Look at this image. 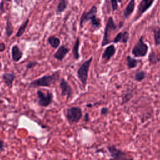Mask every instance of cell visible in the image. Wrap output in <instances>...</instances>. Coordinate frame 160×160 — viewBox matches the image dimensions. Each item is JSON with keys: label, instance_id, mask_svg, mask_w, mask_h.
Masks as SVG:
<instances>
[{"label": "cell", "instance_id": "17", "mask_svg": "<svg viewBox=\"0 0 160 160\" xmlns=\"http://www.w3.org/2000/svg\"><path fill=\"white\" fill-rule=\"evenodd\" d=\"M148 61L152 64H156L160 61V54L151 51L148 56Z\"/></svg>", "mask_w": 160, "mask_h": 160}, {"label": "cell", "instance_id": "24", "mask_svg": "<svg viewBox=\"0 0 160 160\" xmlns=\"http://www.w3.org/2000/svg\"><path fill=\"white\" fill-rule=\"evenodd\" d=\"M29 19H27L25 21H24L23 22H22V24L19 26V29H18V32H17V33H16V37H18V38H20V37H21L23 34H24V32H25V30L26 29V28H27V26H28V23H29Z\"/></svg>", "mask_w": 160, "mask_h": 160}, {"label": "cell", "instance_id": "20", "mask_svg": "<svg viewBox=\"0 0 160 160\" xmlns=\"http://www.w3.org/2000/svg\"><path fill=\"white\" fill-rule=\"evenodd\" d=\"M152 32L154 34V41L156 46L160 44V27L155 26L152 28Z\"/></svg>", "mask_w": 160, "mask_h": 160}, {"label": "cell", "instance_id": "36", "mask_svg": "<svg viewBox=\"0 0 160 160\" xmlns=\"http://www.w3.org/2000/svg\"><path fill=\"white\" fill-rule=\"evenodd\" d=\"M4 1V0H3ZM5 1H7V2H11V0H4Z\"/></svg>", "mask_w": 160, "mask_h": 160}, {"label": "cell", "instance_id": "16", "mask_svg": "<svg viewBox=\"0 0 160 160\" xmlns=\"http://www.w3.org/2000/svg\"><path fill=\"white\" fill-rule=\"evenodd\" d=\"M135 8V1L134 0H130L128 5L126 6L123 11V16L125 19H128L130 16L133 13Z\"/></svg>", "mask_w": 160, "mask_h": 160}, {"label": "cell", "instance_id": "7", "mask_svg": "<svg viewBox=\"0 0 160 160\" xmlns=\"http://www.w3.org/2000/svg\"><path fill=\"white\" fill-rule=\"evenodd\" d=\"M148 46L144 42L143 37L141 36L132 49V54L136 58L144 57L148 54Z\"/></svg>", "mask_w": 160, "mask_h": 160}, {"label": "cell", "instance_id": "15", "mask_svg": "<svg viewBox=\"0 0 160 160\" xmlns=\"http://www.w3.org/2000/svg\"><path fill=\"white\" fill-rule=\"evenodd\" d=\"M2 78L4 80V84L9 88H11L13 85V82L16 78L15 74L12 72H5L2 74Z\"/></svg>", "mask_w": 160, "mask_h": 160}, {"label": "cell", "instance_id": "23", "mask_svg": "<svg viewBox=\"0 0 160 160\" xmlns=\"http://www.w3.org/2000/svg\"><path fill=\"white\" fill-rule=\"evenodd\" d=\"M126 62L128 69H132L137 66L139 61L136 59L132 58L131 56H127L126 57Z\"/></svg>", "mask_w": 160, "mask_h": 160}, {"label": "cell", "instance_id": "35", "mask_svg": "<svg viewBox=\"0 0 160 160\" xmlns=\"http://www.w3.org/2000/svg\"><path fill=\"white\" fill-rule=\"evenodd\" d=\"M158 132V134H160V128L158 129V132Z\"/></svg>", "mask_w": 160, "mask_h": 160}, {"label": "cell", "instance_id": "6", "mask_svg": "<svg viewBox=\"0 0 160 160\" xmlns=\"http://www.w3.org/2000/svg\"><path fill=\"white\" fill-rule=\"evenodd\" d=\"M93 59V57L91 56L89 59L85 61L78 68L77 71V74L79 79L81 81L82 84L84 86L86 85L87 79L88 77L89 69L91 64V62Z\"/></svg>", "mask_w": 160, "mask_h": 160}, {"label": "cell", "instance_id": "31", "mask_svg": "<svg viewBox=\"0 0 160 160\" xmlns=\"http://www.w3.org/2000/svg\"><path fill=\"white\" fill-rule=\"evenodd\" d=\"M5 49H6V46H5L4 43L1 42L0 43V51L3 52L5 50Z\"/></svg>", "mask_w": 160, "mask_h": 160}, {"label": "cell", "instance_id": "28", "mask_svg": "<svg viewBox=\"0 0 160 160\" xmlns=\"http://www.w3.org/2000/svg\"><path fill=\"white\" fill-rule=\"evenodd\" d=\"M38 64V62L36 61H31L29 62L27 65H26V69H32L33 68H34L36 66H37Z\"/></svg>", "mask_w": 160, "mask_h": 160}, {"label": "cell", "instance_id": "3", "mask_svg": "<svg viewBox=\"0 0 160 160\" xmlns=\"http://www.w3.org/2000/svg\"><path fill=\"white\" fill-rule=\"evenodd\" d=\"M82 116V111L79 106L70 107L66 109L65 112V117L71 124L79 122Z\"/></svg>", "mask_w": 160, "mask_h": 160}, {"label": "cell", "instance_id": "5", "mask_svg": "<svg viewBox=\"0 0 160 160\" xmlns=\"http://www.w3.org/2000/svg\"><path fill=\"white\" fill-rule=\"evenodd\" d=\"M116 24L114 22V21L112 18V17L110 16L106 24L104 31V35L103 38L101 42V46L103 47L106 45H108L109 44L111 41L110 39V35L111 32L116 29Z\"/></svg>", "mask_w": 160, "mask_h": 160}, {"label": "cell", "instance_id": "9", "mask_svg": "<svg viewBox=\"0 0 160 160\" xmlns=\"http://www.w3.org/2000/svg\"><path fill=\"white\" fill-rule=\"evenodd\" d=\"M154 1L155 0H141L138 4L137 14L134 19V21L139 19L141 16L151 7Z\"/></svg>", "mask_w": 160, "mask_h": 160}, {"label": "cell", "instance_id": "37", "mask_svg": "<svg viewBox=\"0 0 160 160\" xmlns=\"http://www.w3.org/2000/svg\"><path fill=\"white\" fill-rule=\"evenodd\" d=\"M61 160H68V159H61Z\"/></svg>", "mask_w": 160, "mask_h": 160}, {"label": "cell", "instance_id": "1", "mask_svg": "<svg viewBox=\"0 0 160 160\" xmlns=\"http://www.w3.org/2000/svg\"><path fill=\"white\" fill-rule=\"evenodd\" d=\"M97 12H98V9L96 6H92L91 8L87 12L84 11L80 19V22H79V26L81 28H83L84 24L90 21L92 26L94 28L95 30L99 29L101 26V19H98L97 18Z\"/></svg>", "mask_w": 160, "mask_h": 160}, {"label": "cell", "instance_id": "13", "mask_svg": "<svg viewBox=\"0 0 160 160\" xmlns=\"http://www.w3.org/2000/svg\"><path fill=\"white\" fill-rule=\"evenodd\" d=\"M69 49L67 48L66 46H61L58 48V49L56 51V52L54 54L53 56L57 60L61 61L64 59V58L69 52Z\"/></svg>", "mask_w": 160, "mask_h": 160}, {"label": "cell", "instance_id": "2", "mask_svg": "<svg viewBox=\"0 0 160 160\" xmlns=\"http://www.w3.org/2000/svg\"><path fill=\"white\" fill-rule=\"evenodd\" d=\"M60 78V71L54 72L50 75H44L40 78L31 81L29 84L31 88L50 87L52 84L58 81Z\"/></svg>", "mask_w": 160, "mask_h": 160}, {"label": "cell", "instance_id": "32", "mask_svg": "<svg viewBox=\"0 0 160 160\" xmlns=\"http://www.w3.org/2000/svg\"><path fill=\"white\" fill-rule=\"evenodd\" d=\"M4 12V1L3 0H1V14H2Z\"/></svg>", "mask_w": 160, "mask_h": 160}, {"label": "cell", "instance_id": "21", "mask_svg": "<svg viewBox=\"0 0 160 160\" xmlns=\"http://www.w3.org/2000/svg\"><path fill=\"white\" fill-rule=\"evenodd\" d=\"M68 0H59L57 5V8L56 10V12L58 14H60L64 12L68 6Z\"/></svg>", "mask_w": 160, "mask_h": 160}, {"label": "cell", "instance_id": "26", "mask_svg": "<svg viewBox=\"0 0 160 160\" xmlns=\"http://www.w3.org/2000/svg\"><path fill=\"white\" fill-rule=\"evenodd\" d=\"M146 73L144 71H138L134 75V79L138 82H141L144 79V78H146Z\"/></svg>", "mask_w": 160, "mask_h": 160}, {"label": "cell", "instance_id": "33", "mask_svg": "<svg viewBox=\"0 0 160 160\" xmlns=\"http://www.w3.org/2000/svg\"><path fill=\"white\" fill-rule=\"evenodd\" d=\"M4 141L2 140H1V148H0V150H1V152H2L4 149Z\"/></svg>", "mask_w": 160, "mask_h": 160}, {"label": "cell", "instance_id": "29", "mask_svg": "<svg viewBox=\"0 0 160 160\" xmlns=\"http://www.w3.org/2000/svg\"><path fill=\"white\" fill-rule=\"evenodd\" d=\"M109 112V109L108 107H102L100 110V114L102 116H106Z\"/></svg>", "mask_w": 160, "mask_h": 160}, {"label": "cell", "instance_id": "10", "mask_svg": "<svg viewBox=\"0 0 160 160\" xmlns=\"http://www.w3.org/2000/svg\"><path fill=\"white\" fill-rule=\"evenodd\" d=\"M59 88L61 89V94L62 96H66V99H68L72 94L73 91L71 86L68 82L64 79L61 78L59 83Z\"/></svg>", "mask_w": 160, "mask_h": 160}, {"label": "cell", "instance_id": "22", "mask_svg": "<svg viewBox=\"0 0 160 160\" xmlns=\"http://www.w3.org/2000/svg\"><path fill=\"white\" fill-rule=\"evenodd\" d=\"M48 42L49 44V45L53 48H57L60 45V39L58 38H56L54 36H51L48 39Z\"/></svg>", "mask_w": 160, "mask_h": 160}, {"label": "cell", "instance_id": "8", "mask_svg": "<svg viewBox=\"0 0 160 160\" xmlns=\"http://www.w3.org/2000/svg\"><path fill=\"white\" fill-rule=\"evenodd\" d=\"M38 96V104L41 107H48L53 102V95L51 92L48 91L44 93L41 90H38L36 92Z\"/></svg>", "mask_w": 160, "mask_h": 160}, {"label": "cell", "instance_id": "14", "mask_svg": "<svg viewBox=\"0 0 160 160\" xmlns=\"http://www.w3.org/2000/svg\"><path fill=\"white\" fill-rule=\"evenodd\" d=\"M11 55L12 59L14 62H18L22 57L23 52L19 49V46L16 44L13 45L11 48Z\"/></svg>", "mask_w": 160, "mask_h": 160}, {"label": "cell", "instance_id": "27", "mask_svg": "<svg viewBox=\"0 0 160 160\" xmlns=\"http://www.w3.org/2000/svg\"><path fill=\"white\" fill-rule=\"evenodd\" d=\"M110 1H111V4L112 11H116L118 8V0H110Z\"/></svg>", "mask_w": 160, "mask_h": 160}, {"label": "cell", "instance_id": "11", "mask_svg": "<svg viewBox=\"0 0 160 160\" xmlns=\"http://www.w3.org/2000/svg\"><path fill=\"white\" fill-rule=\"evenodd\" d=\"M116 53V48L113 44H110L109 46H108L105 50L104 51V52L102 55V58L105 61L106 63L109 61L111 58L114 56Z\"/></svg>", "mask_w": 160, "mask_h": 160}, {"label": "cell", "instance_id": "25", "mask_svg": "<svg viewBox=\"0 0 160 160\" xmlns=\"http://www.w3.org/2000/svg\"><path fill=\"white\" fill-rule=\"evenodd\" d=\"M133 97V92L132 91H130L128 92H126L125 93H124L122 95V102H121V104H124L127 103L128 102H129L131 98Z\"/></svg>", "mask_w": 160, "mask_h": 160}, {"label": "cell", "instance_id": "34", "mask_svg": "<svg viewBox=\"0 0 160 160\" xmlns=\"http://www.w3.org/2000/svg\"><path fill=\"white\" fill-rule=\"evenodd\" d=\"M22 0H14V2L18 4V5H20V3L21 2Z\"/></svg>", "mask_w": 160, "mask_h": 160}, {"label": "cell", "instance_id": "4", "mask_svg": "<svg viewBox=\"0 0 160 160\" xmlns=\"http://www.w3.org/2000/svg\"><path fill=\"white\" fill-rule=\"evenodd\" d=\"M107 149L110 153L109 160H134V158L128 155L125 151L117 148L114 145L107 146Z\"/></svg>", "mask_w": 160, "mask_h": 160}, {"label": "cell", "instance_id": "19", "mask_svg": "<svg viewBox=\"0 0 160 160\" xmlns=\"http://www.w3.org/2000/svg\"><path fill=\"white\" fill-rule=\"evenodd\" d=\"M14 32V28L13 26L9 19V18H7L6 20V26H5V33L7 37H10Z\"/></svg>", "mask_w": 160, "mask_h": 160}, {"label": "cell", "instance_id": "12", "mask_svg": "<svg viewBox=\"0 0 160 160\" xmlns=\"http://www.w3.org/2000/svg\"><path fill=\"white\" fill-rule=\"evenodd\" d=\"M129 38V33L125 31L124 32H119L112 41V42L117 44L118 42H122L124 44H126Z\"/></svg>", "mask_w": 160, "mask_h": 160}, {"label": "cell", "instance_id": "18", "mask_svg": "<svg viewBox=\"0 0 160 160\" xmlns=\"http://www.w3.org/2000/svg\"><path fill=\"white\" fill-rule=\"evenodd\" d=\"M79 44H80V39L79 38H77L73 48H72V54H73V57L75 60H78L80 58V54L79 52Z\"/></svg>", "mask_w": 160, "mask_h": 160}, {"label": "cell", "instance_id": "30", "mask_svg": "<svg viewBox=\"0 0 160 160\" xmlns=\"http://www.w3.org/2000/svg\"><path fill=\"white\" fill-rule=\"evenodd\" d=\"M90 120V118L89 116V114L88 112H86L85 114V115L84 116V121L85 122H88Z\"/></svg>", "mask_w": 160, "mask_h": 160}]
</instances>
